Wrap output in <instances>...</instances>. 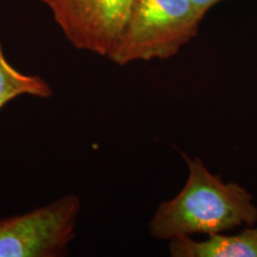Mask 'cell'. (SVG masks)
Here are the masks:
<instances>
[{"mask_svg": "<svg viewBox=\"0 0 257 257\" xmlns=\"http://www.w3.org/2000/svg\"><path fill=\"white\" fill-rule=\"evenodd\" d=\"M78 50L110 55L134 0H38Z\"/></svg>", "mask_w": 257, "mask_h": 257, "instance_id": "obj_4", "label": "cell"}, {"mask_svg": "<svg viewBox=\"0 0 257 257\" xmlns=\"http://www.w3.org/2000/svg\"><path fill=\"white\" fill-rule=\"evenodd\" d=\"M173 257H257V226L234 234H212L206 239L179 237L169 240Z\"/></svg>", "mask_w": 257, "mask_h": 257, "instance_id": "obj_5", "label": "cell"}, {"mask_svg": "<svg viewBox=\"0 0 257 257\" xmlns=\"http://www.w3.org/2000/svg\"><path fill=\"white\" fill-rule=\"evenodd\" d=\"M202 19L192 0H134L107 57L118 66L170 59L197 36Z\"/></svg>", "mask_w": 257, "mask_h": 257, "instance_id": "obj_2", "label": "cell"}, {"mask_svg": "<svg viewBox=\"0 0 257 257\" xmlns=\"http://www.w3.org/2000/svg\"><path fill=\"white\" fill-rule=\"evenodd\" d=\"M187 181L174 198L161 202L149 223L160 240L194 234H217L257 223L253 197L238 184H226L198 157H186Z\"/></svg>", "mask_w": 257, "mask_h": 257, "instance_id": "obj_1", "label": "cell"}, {"mask_svg": "<svg viewBox=\"0 0 257 257\" xmlns=\"http://www.w3.org/2000/svg\"><path fill=\"white\" fill-rule=\"evenodd\" d=\"M53 93V88L46 79L16 68L6 57L0 41V110L22 95L48 99Z\"/></svg>", "mask_w": 257, "mask_h": 257, "instance_id": "obj_6", "label": "cell"}, {"mask_svg": "<svg viewBox=\"0 0 257 257\" xmlns=\"http://www.w3.org/2000/svg\"><path fill=\"white\" fill-rule=\"evenodd\" d=\"M81 200L67 194L22 214L0 218V257H61L75 238Z\"/></svg>", "mask_w": 257, "mask_h": 257, "instance_id": "obj_3", "label": "cell"}, {"mask_svg": "<svg viewBox=\"0 0 257 257\" xmlns=\"http://www.w3.org/2000/svg\"><path fill=\"white\" fill-rule=\"evenodd\" d=\"M220 2L221 0H192L195 9L198 10V12L202 16V17H205V15H206L214 5H217L218 3Z\"/></svg>", "mask_w": 257, "mask_h": 257, "instance_id": "obj_7", "label": "cell"}]
</instances>
